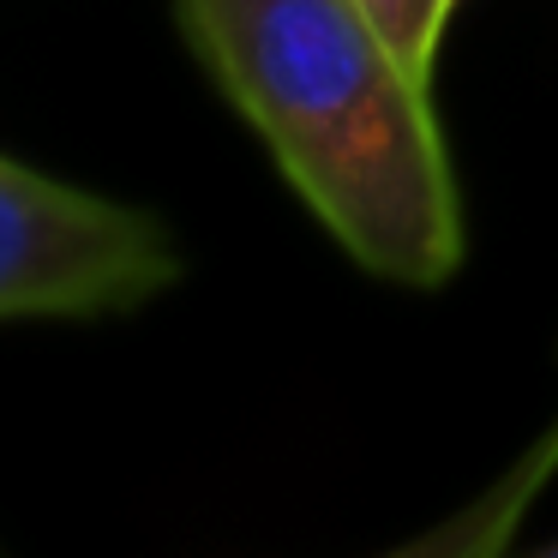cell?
Here are the masks:
<instances>
[{
  "label": "cell",
  "mask_w": 558,
  "mask_h": 558,
  "mask_svg": "<svg viewBox=\"0 0 558 558\" xmlns=\"http://www.w3.org/2000/svg\"><path fill=\"white\" fill-rule=\"evenodd\" d=\"M186 43L361 270L445 289L462 205L426 78L361 0H174Z\"/></svg>",
  "instance_id": "obj_1"
},
{
  "label": "cell",
  "mask_w": 558,
  "mask_h": 558,
  "mask_svg": "<svg viewBox=\"0 0 558 558\" xmlns=\"http://www.w3.org/2000/svg\"><path fill=\"white\" fill-rule=\"evenodd\" d=\"M174 277L181 253L150 210L0 157V325L133 313Z\"/></svg>",
  "instance_id": "obj_2"
},
{
  "label": "cell",
  "mask_w": 558,
  "mask_h": 558,
  "mask_svg": "<svg viewBox=\"0 0 558 558\" xmlns=\"http://www.w3.org/2000/svg\"><path fill=\"white\" fill-rule=\"evenodd\" d=\"M361 7L378 19V31L397 43L402 61H409L414 73L433 85L438 37H445V19H450V7H457V0H361Z\"/></svg>",
  "instance_id": "obj_3"
},
{
  "label": "cell",
  "mask_w": 558,
  "mask_h": 558,
  "mask_svg": "<svg viewBox=\"0 0 558 558\" xmlns=\"http://www.w3.org/2000/svg\"><path fill=\"white\" fill-rule=\"evenodd\" d=\"M546 553H558V541H546Z\"/></svg>",
  "instance_id": "obj_4"
},
{
  "label": "cell",
  "mask_w": 558,
  "mask_h": 558,
  "mask_svg": "<svg viewBox=\"0 0 558 558\" xmlns=\"http://www.w3.org/2000/svg\"><path fill=\"white\" fill-rule=\"evenodd\" d=\"M553 450H558V438H553V445H546V457H553Z\"/></svg>",
  "instance_id": "obj_5"
}]
</instances>
